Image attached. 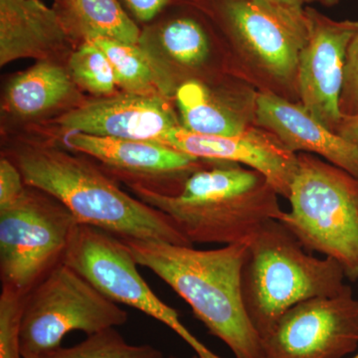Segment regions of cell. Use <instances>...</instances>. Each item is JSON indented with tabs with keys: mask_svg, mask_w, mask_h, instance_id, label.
Returning <instances> with one entry per match:
<instances>
[{
	"mask_svg": "<svg viewBox=\"0 0 358 358\" xmlns=\"http://www.w3.org/2000/svg\"><path fill=\"white\" fill-rule=\"evenodd\" d=\"M190 346H192L193 350H194L195 353L201 358H222L218 357L215 353L212 352L209 348H207L206 346L203 345V343H200L199 339H195Z\"/></svg>",
	"mask_w": 358,
	"mask_h": 358,
	"instance_id": "obj_30",
	"label": "cell"
},
{
	"mask_svg": "<svg viewBox=\"0 0 358 358\" xmlns=\"http://www.w3.org/2000/svg\"><path fill=\"white\" fill-rule=\"evenodd\" d=\"M357 348L358 300L348 285L289 308L262 338L263 358H345Z\"/></svg>",
	"mask_w": 358,
	"mask_h": 358,
	"instance_id": "obj_10",
	"label": "cell"
},
{
	"mask_svg": "<svg viewBox=\"0 0 358 358\" xmlns=\"http://www.w3.org/2000/svg\"><path fill=\"white\" fill-rule=\"evenodd\" d=\"M138 265L150 268L192 308L209 333L236 358H263L262 338L242 296L247 244L199 250L166 242L122 239Z\"/></svg>",
	"mask_w": 358,
	"mask_h": 358,
	"instance_id": "obj_1",
	"label": "cell"
},
{
	"mask_svg": "<svg viewBox=\"0 0 358 358\" xmlns=\"http://www.w3.org/2000/svg\"><path fill=\"white\" fill-rule=\"evenodd\" d=\"M336 134L358 148V115L357 117H343Z\"/></svg>",
	"mask_w": 358,
	"mask_h": 358,
	"instance_id": "obj_29",
	"label": "cell"
},
{
	"mask_svg": "<svg viewBox=\"0 0 358 358\" xmlns=\"http://www.w3.org/2000/svg\"><path fill=\"white\" fill-rule=\"evenodd\" d=\"M350 358H358V352L357 353V355H353V357Z\"/></svg>",
	"mask_w": 358,
	"mask_h": 358,
	"instance_id": "obj_33",
	"label": "cell"
},
{
	"mask_svg": "<svg viewBox=\"0 0 358 358\" xmlns=\"http://www.w3.org/2000/svg\"><path fill=\"white\" fill-rule=\"evenodd\" d=\"M56 8L68 31L84 39L102 36L138 45L141 32L120 0H58Z\"/></svg>",
	"mask_w": 358,
	"mask_h": 358,
	"instance_id": "obj_21",
	"label": "cell"
},
{
	"mask_svg": "<svg viewBox=\"0 0 358 358\" xmlns=\"http://www.w3.org/2000/svg\"><path fill=\"white\" fill-rule=\"evenodd\" d=\"M69 74L75 83L96 95H109L117 85L109 59L90 40L71 56Z\"/></svg>",
	"mask_w": 358,
	"mask_h": 358,
	"instance_id": "obj_23",
	"label": "cell"
},
{
	"mask_svg": "<svg viewBox=\"0 0 358 358\" xmlns=\"http://www.w3.org/2000/svg\"><path fill=\"white\" fill-rule=\"evenodd\" d=\"M280 222L303 248L334 259L350 281L358 280V179L327 160L298 154Z\"/></svg>",
	"mask_w": 358,
	"mask_h": 358,
	"instance_id": "obj_6",
	"label": "cell"
},
{
	"mask_svg": "<svg viewBox=\"0 0 358 358\" xmlns=\"http://www.w3.org/2000/svg\"><path fill=\"white\" fill-rule=\"evenodd\" d=\"M63 263L114 303L128 306L166 324L185 343L193 338L169 307L150 288L138 264L121 238L94 226L78 224Z\"/></svg>",
	"mask_w": 358,
	"mask_h": 358,
	"instance_id": "obj_9",
	"label": "cell"
},
{
	"mask_svg": "<svg viewBox=\"0 0 358 358\" xmlns=\"http://www.w3.org/2000/svg\"><path fill=\"white\" fill-rule=\"evenodd\" d=\"M33 358H164V353L150 345L127 343L115 327L103 329L71 348L59 346Z\"/></svg>",
	"mask_w": 358,
	"mask_h": 358,
	"instance_id": "obj_22",
	"label": "cell"
},
{
	"mask_svg": "<svg viewBox=\"0 0 358 358\" xmlns=\"http://www.w3.org/2000/svg\"><path fill=\"white\" fill-rule=\"evenodd\" d=\"M26 296L1 287L0 294V358H23L20 329Z\"/></svg>",
	"mask_w": 358,
	"mask_h": 358,
	"instance_id": "obj_24",
	"label": "cell"
},
{
	"mask_svg": "<svg viewBox=\"0 0 358 358\" xmlns=\"http://www.w3.org/2000/svg\"><path fill=\"white\" fill-rule=\"evenodd\" d=\"M164 145L199 159L233 162L254 169L268 179L280 196L289 199L298 154L262 127L255 124L228 136H203L179 127L167 136Z\"/></svg>",
	"mask_w": 358,
	"mask_h": 358,
	"instance_id": "obj_15",
	"label": "cell"
},
{
	"mask_svg": "<svg viewBox=\"0 0 358 358\" xmlns=\"http://www.w3.org/2000/svg\"><path fill=\"white\" fill-rule=\"evenodd\" d=\"M169 358H178V357H173V355H171V357H169ZM192 358H201V357H199V355H197L196 353H195V355H193V357Z\"/></svg>",
	"mask_w": 358,
	"mask_h": 358,
	"instance_id": "obj_32",
	"label": "cell"
},
{
	"mask_svg": "<svg viewBox=\"0 0 358 358\" xmlns=\"http://www.w3.org/2000/svg\"><path fill=\"white\" fill-rule=\"evenodd\" d=\"M136 199L166 214L197 244H248L285 210L268 179L249 167L222 162L193 173L176 195L129 186Z\"/></svg>",
	"mask_w": 358,
	"mask_h": 358,
	"instance_id": "obj_2",
	"label": "cell"
},
{
	"mask_svg": "<svg viewBox=\"0 0 358 358\" xmlns=\"http://www.w3.org/2000/svg\"><path fill=\"white\" fill-rule=\"evenodd\" d=\"M109 59L114 68L117 84L128 93L155 94V89L164 96H176L178 84L166 68L155 63L143 45L124 43L102 36L90 37Z\"/></svg>",
	"mask_w": 358,
	"mask_h": 358,
	"instance_id": "obj_19",
	"label": "cell"
},
{
	"mask_svg": "<svg viewBox=\"0 0 358 358\" xmlns=\"http://www.w3.org/2000/svg\"><path fill=\"white\" fill-rule=\"evenodd\" d=\"M345 271L334 259L317 258L278 220H271L247 244L242 268L246 312L261 338L289 308L345 288Z\"/></svg>",
	"mask_w": 358,
	"mask_h": 358,
	"instance_id": "obj_4",
	"label": "cell"
},
{
	"mask_svg": "<svg viewBox=\"0 0 358 358\" xmlns=\"http://www.w3.org/2000/svg\"><path fill=\"white\" fill-rule=\"evenodd\" d=\"M69 35L57 10L39 0H0V65L24 58L47 61Z\"/></svg>",
	"mask_w": 358,
	"mask_h": 358,
	"instance_id": "obj_18",
	"label": "cell"
},
{
	"mask_svg": "<svg viewBox=\"0 0 358 358\" xmlns=\"http://www.w3.org/2000/svg\"><path fill=\"white\" fill-rule=\"evenodd\" d=\"M257 126L274 134L294 154L317 155L358 179L357 145L327 128L301 103L259 92Z\"/></svg>",
	"mask_w": 358,
	"mask_h": 358,
	"instance_id": "obj_17",
	"label": "cell"
},
{
	"mask_svg": "<svg viewBox=\"0 0 358 358\" xmlns=\"http://www.w3.org/2000/svg\"><path fill=\"white\" fill-rule=\"evenodd\" d=\"M190 1L192 0H120L134 20L143 23L154 20L166 7L176 3H189Z\"/></svg>",
	"mask_w": 358,
	"mask_h": 358,
	"instance_id": "obj_27",
	"label": "cell"
},
{
	"mask_svg": "<svg viewBox=\"0 0 358 358\" xmlns=\"http://www.w3.org/2000/svg\"><path fill=\"white\" fill-rule=\"evenodd\" d=\"M305 13L308 35L299 56V98L310 115L336 133L343 120L339 98L346 53L358 20H333L310 6H305Z\"/></svg>",
	"mask_w": 358,
	"mask_h": 358,
	"instance_id": "obj_11",
	"label": "cell"
},
{
	"mask_svg": "<svg viewBox=\"0 0 358 358\" xmlns=\"http://www.w3.org/2000/svg\"><path fill=\"white\" fill-rule=\"evenodd\" d=\"M65 143L120 174L129 186L164 195L178 194L193 173L222 162L199 159L157 141L71 133Z\"/></svg>",
	"mask_w": 358,
	"mask_h": 358,
	"instance_id": "obj_12",
	"label": "cell"
},
{
	"mask_svg": "<svg viewBox=\"0 0 358 358\" xmlns=\"http://www.w3.org/2000/svg\"><path fill=\"white\" fill-rule=\"evenodd\" d=\"M128 320L126 310L61 263L26 296L20 329L22 357L55 350L71 331L91 336Z\"/></svg>",
	"mask_w": 358,
	"mask_h": 358,
	"instance_id": "obj_8",
	"label": "cell"
},
{
	"mask_svg": "<svg viewBox=\"0 0 358 358\" xmlns=\"http://www.w3.org/2000/svg\"><path fill=\"white\" fill-rule=\"evenodd\" d=\"M303 4L317 3L326 7H334L338 6L341 0H301Z\"/></svg>",
	"mask_w": 358,
	"mask_h": 358,
	"instance_id": "obj_31",
	"label": "cell"
},
{
	"mask_svg": "<svg viewBox=\"0 0 358 358\" xmlns=\"http://www.w3.org/2000/svg\"><path fill=\"white\" fill-rule=\"evenodd\" d=\"M78 224L57 199L27 185L15 203L0 209L1 287L27 296L63 263Z\"/></svg>",
	"mask_w": 358,
	"mask_h": 358,
	"instance_id": "obj_7",
	"label": "cell"
},
{
	"mask_svg": "<svg viewBox=\"0 0 358 358\" xmlns=\"http://www.w3.org/2000/svg\"><path fill=\"white\" fill-rule=\"evenodd\" d=\"M69 72L49 61H40L14 78L6 92V107L20 117H34L57 107L71 95Z\"/></svg>",
	"mask_w": 358,
	"mask_h": 358,
	"instance_id": "obj_20",
	"label": "cell"
},
{
	"mask_svg": "<svg viewBox=\"0 0 358 358\" xmlns=\"http://www.w3.org/2000/svg\"><path fill=\"white\" fill-rule=\"evenodd\" d=\"M259 91L234 75L188 81L176 90L181 127L203 136H228L257 124Z\"/></svg>",
	"mask_w": 358,
	"mask_h": 358,
	"instance_id": "obj_16",
	"label": "cell"
},
{
	"mask_svg": "<svg viewBox=\"0 0 358 358\" xmlns=\"http://www.w3.org/2000/svg\"><path fill=\"white\" fill-rule=\"evenodd\" d=\"M58 124L70 133L162 143L181 127L166 96L128 92L83 103L61 115Z\"/></svg>",
	"mask_w": 358,
	"mask_h": 358,
	"instance_id": "obj_14",
	"label": "cell"
},
{
	"mask_svg": "<svg viewBox=\"0 0 358 358\" xmlns=\"http://www.w3.org/2000/svg\"><path fill=\"white\" fill-rule=\"evenodd\" d=\"M216 25L229 50L233 74L258 90L300 103L299 56L308 20L282 16L249 0H192Z\"/></svg>",
	"mask_w": 358,
	"mask_h": 358,
	"instance_id": "obj_5",
	"label": "cell"
},
{
	"mask_svg": "<svg viewBox=\"0 0 358 358\" xmlns=\"http://www.w3.org/2000/svg\"><path fill=\"white\" fill-rule=\"evenodd\" d=\"M27 185L13 160H0V209L15 203L24 194Z\"/></svg>",
	"mask_w": 358,
	"mask_h": 358,
	"instance_id": "obj_26",
	"label": "cell"
},
{
	"mask_svg": "<svg viewBox=\"0 0 358 358\" xmlns=\"http://www.w3.org/2000/svg\"><path fill=\"white\" fill-rule=\"evenodd\" d=\"M286 17L306 20L305 4L301 0H249Z\"/></svg>",
	"mask_w": 358,
	"mask_h": 358,
	"instance_id": "obj_28",
	"label": "cell"
},
{
	"mask_svg": "<svg viewBox=\"0 0 358 358\" xmlns=\"http://www.w3.org/2000/svg\"><path fill=\"white\" fill-rule=\"evenodd\" d=\"M339 110L343 117L358 115V32L350 42L346 53Z\"/></svg>",
	"mask_w": 358,
	"mask_h": 358,
	"instance_id": "obj_25",
	"label": "cell"
},
{
	"mask_svg": "<svg viewBox=\"0 0 358 358\" xmlns=\"http://www.w3.org/2000/svg\"><path fill=\"white\" fill-rule=\"evenodd\" d=\"M13 159L26 185L57 199L79 224L121 239L193 246L169 216L122 192L89 160L42 145L18 148Z\"/></svg>",
	"mask_w": 358,
	"mask_h": 358,
	"instance_id": "obj_3",
	"label": "cell"
},
{
	"mask_svg": "<svg viewBox=\"0 0 358 358\" xmlns=\"http://www.w3.org/2000/svg\"><path fill=\"white\" fill-rule=\"evenodd\" d=\"M193 7L194 10L176 14L141 33V40L157 44L159 53L164 54V65L178 87L234 75L222 35L203 11Z\"/></svg>",
	"mask_w": 358,
	"mask_h": 358,
	"instance_id": "obj_13",
	"label": "cell"
}]
</instances>
